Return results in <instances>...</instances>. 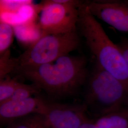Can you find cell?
Here are the masks:
<instances>
[{
    "mask_svg": "<svg viewBox=\"0 0 128 128\" xmlns=\"http://www.w3.org/2000/svg\"><path fill=\"white\" fill-rule=\"evenodd\" d=\"M30 0H0L1 14L16 13L24 6L30 4Z\"/></svg>",
    "mask_w": 128,
    "mask_h": 128,
    "instance_id": "5bb4252c",
    "label": "cell"
},
{
    "mask_svg": "<svg viewBox=\"0 0 128 128\" xmlns=\"http://www.w3.org/2000/svg\"><path fill=\"white\" fill-rule=\"evenodd\" d=\"M5 128H32L30 125L24 119L14 121L7 124Z\"/></svg>",
    "mask_w": 128,
    "mask_h": 128,
    "instance_id": "2e32d148",
    "label": "cell"
},
{
    "mask_svg": "<svg viewBox=\"0 0 128 128\" xmlns=\"http://www.w3.org/2000/svg\"><path fill=\"white\" fill-rule=\"evenodd\" d=\"M0 79L1 80L4 79L7 74L14 71L16 66V63L15 58H10L9 50L0 55Z\"/></svg>",
    "mask_w": 128,
    "mask_h": 128,
    "instance_id": "4fadbf2b",
    "label": "cell"
},
{
    "mask_svg": "<svg viewBox=\"0 0 128 128\" xmlns=\"http://www.w3.org/2000/svg\"><path fill=\"white\" fill-rule=\"evenodd\" d=\"M94 122L98 128H128V119L118 113L104 115Z\"/></svg>",
    "mask_w": 128,
    "mask_h": 128,
    "instance_id": "9c48e42d",
    "label": "cell"
},
{
    "mask_svg": "<svg viewBox=\"0 0 128 128\" xmlns=\"http://www.w3.org/2000/svg\"><path fill=\"white\" fill-rule=\"evenodd\" d=\"M40 90L38 87L33 84H27L22 83L14 92V94L5 102L25 100L32 97L34 95L37 94L40 92Z\"/></svg>",
    "mask_w": 128,
    "mask_h": 128,
    "instance_id": "8fae6325",
    "label": "cell"
},
{
    "mask_svg": "<svg viewBox=\"0 0 128 128\" xmlns=\"http://www.w3.org/2000/svg\"><path fill=\"white\" fill-rule=\"evenodd\" d=\"M22 83L14 79H2L0 81V104L7 101Z\"/></svg>",
    "mask_w": 128,
    "mask_h": 128,
    "instance_id": "7c38bea8",
    "label": "cell"
},
{
    "mask_svg": "<svg viewBox=\"0 0 128 128\" xmlns=\"http://www.w3.org/2000/svg\"><path fill=\"white\" fill-rule=\"evenodd\" d=\"M116 44L121 51L128 69V38L120 37V41Z\"/></svg>",
    "mask_w": 128,
    "mask_h": 128,
    "instance_id": "9a60e30c",
    "label": "cell"
},
{
    "mask_svg": "<svg viewBox=\"0 0 128 128\" xmlns=\"http://www.w3.org/2000/svg\"><path fill=\"white\" fill-rule=\"evenodd\" d=\"M116 113H118L122 115L128 119V106Z\"/></svg>",
    "mask_w": 128,
    "mask_h": 128,
    "instance_id": "d6986e66",
    "label": "cell"
},
{
    "mask_svg": "<svg viewBox=\"0 0 128 128\" xmlns=\"http://www.w3.org/2000/svg\"><path fill=\"white\" fill-rule=\"evenodd\" d=\"M84 56L66 55L36 66L18 68L14 71L55 97L70 96L84 86L89 71Z\"/></svg>",
    "mask_w": 128,
    "mask_h": 128,
    "instance_id": "6da1fadb",
    "label": "cell"
},
{
    "mask_svg": "<svg viewBox=\"0 0 128 128\" xmlns=\"http://www.w3.org/2000/svg\"><path fill=\"white\" fill-rule=\"evenodd\" d=\"M83 1L48 0L35 7L40 12L38 26L41 37L50 34H61L76 30L79 7Z\"/></svg>",
    "mask_w": 128,
    "mask_h": 128,
    "instance_id": "5b68a950",
    "label": "cell"
},
{
    "mask_svg": "<svg viewBox=\"0 0 128 128\" xmlns=\"http://www.w3.org/2000/svg\"><path fill=\"white\" fill-rule=\"evenodd\" d=\"M48 102L40 97L36 96L0 104V122L7 125L32 115L42 114L46 111Z\"/></svg>",
    "mask_w": 128,
    "mask_h": 128,
    "instance_id": "ba28073f",
    "label": "cell"
},
{
    "mask_svg": "<svg viewBox=\"0 0 128 128\" xmlns=\"http://www.w3.org/2000/svg\"><path fill=\"white\" fill-rule=\"evenodd\" d=\"M84 84V104L97 118L128 106V90L122 82L96 62Z\"/></svg>",
    "mask_w": 128,
    "mask_h": 128,
    "instance_id": "3957f363",
    "label": "cell"
},
{
    "mask_svg": "<svg viewBox=\"0 0 128 128\" xmlns=\"http://www.w3.org/2000/svg\"><path fill=\"white\" fill-rule=\"evenodd\" d=\"M80 41L77 30L64 34L42 36L22 55L15 58V69L53 62L76 50Z\"/></svg>",
    "mask_w": 128,
    "mask_h": 128,
    "instance_id": "277c9868",
    "label": "cell"
},
{
    "mask_svg": "<svg viewBox=\"0 0 128 128\" xmlns=\"http://www.w3.org/2000/svg\"><path fill=\"white\" fill-rule=\"evenodd\" d=\"M78 27L94 62L122 82L128 90V69L121 51L91 14L87 1H83L79 7Z\"/></svg>",
    "mask_w": 128,
    "mask_h": 128,
    "instance_id": "7a4b0ae2",
    "label": "cell"
},
{
    "mask_svg": "<svg viewBox=\"0 0 128 128\" xmlns=\"http://www.w3.org/2000/svg\"><path fill=\"white\" fill-rule=\"evenodd\" d=\"M79 128H98L92 120H88L82 124Z\"/></svg>",
    "mask_w": 128,
    "mask_h": 128,
    "instance_id": "e0dca14e",
    "label": "cell"
},
{
    "mask_svg": "<svg viewBox=\"0 0 128 128\" xmlns=\"http://www.w3.org/2000/svg\"><path fill=\"white\" fill-rule=\"evenodd\" d=\"M87 110L82 104H67L49 102L42 114L29 118L41 128H79L89 120Z\"/></svg>",
    "mask_w": 128,
    "mask_h": 128,
    "instance_id": "8992f818",
    "label": "cell"
},
{
    "mask_svg": "<svg viewBox=\"0 0 128 128\" xmlns=\"http://www.w3.org/2000/svg\"><path fill=\"white\" fill-rule=\"evenodd\" d=\"M14 30L10 23L1 20L0 22V54L9 50L8 49L14 40Z\"/></svg>",
    "mask_w": 128,
    "mask_h": 128,
    "instance_id": "30bf717a",
    "label": "cell"
},
{
    "mask_svg": "<svg viewBox=\"0 0 128 128\" xmlns=\"http://www.w3.org/2000/svg\"><path fill=\"white\" fill-rule=\"evenodd\" d=\"M23 119H25V120L27 122H28L29 124H30V127H31V128H41V127H40V126H38V125H37V124H35V123H34V122L32 121V120H31L30 119V118L28 117H26V118H23Z\"/></svg>",
    "mask_w": 128,
    "mask_h": 128,
    "instance_id": "ac0fdd59",
    "label": "cell"
},
{
    "mask_svg": "<svg viewBox=\"0 0 128 128\" xmlns=\"http://www.w3.org/2000/svg\"><path fill=\"white\" fill-rule=\"evenodd\" d=\"M91 14L119 32L128 33V1H87Z\"/></svg>",
    "mask_w": 128,
    "mask_h": 128,
    "instance_id": "52a82bcc",
    "label": "cell"
}]
</instances>
